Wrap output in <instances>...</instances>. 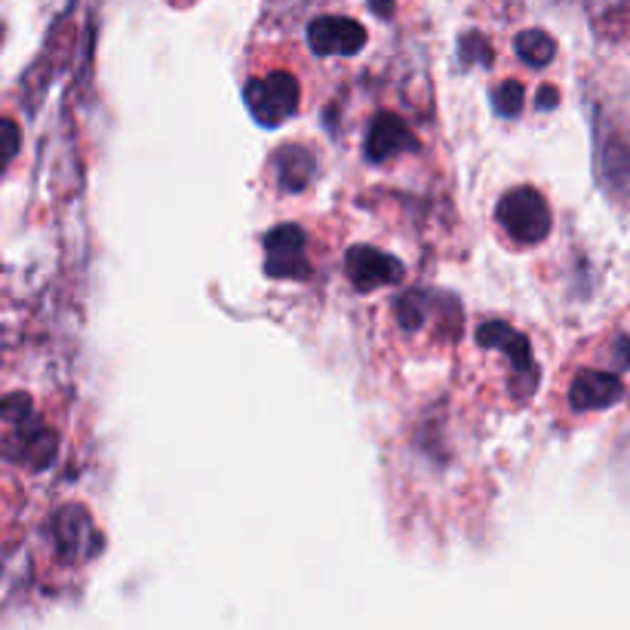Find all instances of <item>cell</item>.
Instances as JSON below:
<instances>
[{"label":"cell","mask_w":630,"mask_h":630,"mask_svg":"<svg viewBox=\"0 0 630 630\" xmlns=\"http://www.w3.org/2000/svg\"><path fill=\"white\" fill-rule=\"evenodd\" d=\"M517 56L532 68H544L554 62L557 44H554V37L544 34L541 28H529L517 37Z\"/></svg>","instance_id":"obj_10"},{"label":"cell","mask_w":630,"mask_h":630,"mask_svg":"<svg viewBox=\"0 0 630 630\" xmlns=\"http://www.w3.org/2000/svg\"><path fill=\"white\" fill-rule=\"evenodd\" d=\"M415 133L412 126L397 114H375L366 126L363 151L369 163H391L403 154L415 151Z\"/></svg>","instance_id":"obj_7"},{"label":"cell","mask_w":630,"mask_h":630,"mask_svg":"<svg viewBox=\"0 0 630 630\" xmlns=\"http://www.w3.org/2000/svg\"><path fill=\"white\" fill-rule=\"evenodd\" d=\"M22 148V130L13 117H0V173L7 170V166L16 160Z\"/></svg>","instance_id":"obj_11"},{"label":"cell","mask_w":630,"mask_h":630,"mask_svg":"<svg viewBox=\"0 0 630 630\" xmlns=\"http://www.w3.org/2000/svg\"><path fill=\"white\" fill-rule=\"evenodd\" d=\"M317 56H354L366 44V28L348 16H320L308 28Z\"/></svg>","instance_id":"obj_8"},{"label":"cell","mask_w":630,"mask_h":630,"mask_svg":"<svg viewBox=\"0 0 630 630\" xmlns=\"http://www.w3.org/2000/svg\"><path fill=\"white\" fill-rule=\"evenodd\" d=\"M0 418L10 428L7 437H0V458L31 474L47 471L59 455V437L40 418L34 400L22 391L0 397Z\"/></svg>","instance_id":"obj_1"},{"label":"cell","mask_w":630,"mask_h":630,"mask_svg":"<svg viewBox=\"0 0 630 630\" xmlns=\"http://www.w3.org/2000/svg\"><path fill=\"white\" fill-rule=\"evenodd\" d=\"M495 222L514 246H535L541 240H548L554 228L548 200L532 185H520L504 194L495 206Z\"/></svg>","instance_id":"obj_3"},{"label":"cell","mask_w":630,"mask_h":630,"mask_svg":"<svg viewBox=\"0 0 630 630\" xmlns=\"http://www.w3.org/2000/svg\"><path fill=\"white\" fill-rule=\"evenodd\" d=\"M246 105L256 114L259 123L277 126L286 117H292L302 105V87L299 77L286 68H271L246 80Z\"/></svg>","instance_id":"obj_4"},{"label":"cell","mask_w":630,"mask_h":630,"mask_svg":"<svg viewBox=\"0 0 630 630\" xmlns=\"http://www.w3.org/2000/svg\"><path fill=\"white\" fill-rule=\"evenodd\" d=\"M280 179H283V188L289 191H299L311 182V173H314V157L299 148V145H289L283 154H280Z\"/></svg>","instance_id":"obj_9"},{"label":"cell","mask_w":630,"mask_h":630,"mask_svg":"<svg viewBox=\"0 0 630 630\" xmlns=\"http://www.w3.org/2000/svg\"><path fill=\"white\" fill-rule=\"evenodd\" d=\"M265 271L283 280H305L314 271L311 237L299 225H280L265 234Z\"/></svg>","instance_id":"obj_5"},{"label":"cell","mask_w":630,"mask_h":630,"mask_svg":"<svg viewBox=\"0 0 630 630\" xmlns=\"http://www.w3.org/2000/svg\"><path fill=\"white\" fill-rule=\"evenodd\" d=\"M345 277L360 292H375V289L397 286L406 277V271H403L400 259L391 256V252L360 243L345 252Z\"/></svg>","instance_id":"obj_6"},{"label":"cell","mask_w":630,"mask_h":630,"mask_svg":"<svg viewBox=\"0 0 630 630\" xmlns=\"http://www.w3.org/2000/svg\"><path fill=\"white\" fill-rule=\"evenodd\" d=\"M495 108L504 117H517L523 111V87H520L517 80L501 83V87L495 90Z\"/></svg>","instance_id":"obj_12"},{"label":"cell","mask_w":630,"mask_h":630,"mask_svg":"<svg viewBox=\"0 0 630 630\" xmlns=\"http://www.w3.org/2000/svg\"><path fill=\"white\" fill-rule=\"evenodd\" d=\"M624 369H630V339L627 335H621V345H618L612 366H581L572 375V382L566 388V406L575 415L612 409L624 397V378H621Z\"/></svg>","instance_id":"obj_2"}]
</instances>
